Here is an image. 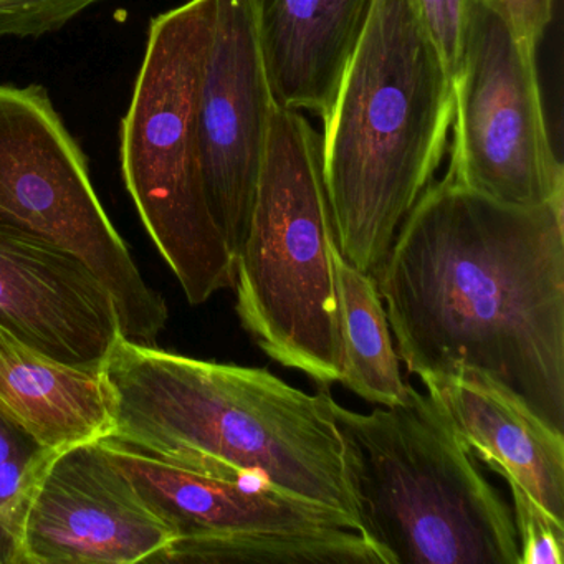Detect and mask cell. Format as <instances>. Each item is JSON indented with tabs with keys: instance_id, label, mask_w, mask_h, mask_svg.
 <instances>
[{
	"instance_id": "3957f363",
	"label": "cell",
	"mask_w": 564,
	"mask_h": 564,
	"mask_svg": "<svg viewBox=\"0 0 564 564\" xmlns=\"http://www.w3.org/2000/svg\"><path fill=\"white\" fill-rule=\"evenodd\" d=\"M454 80L412 0H376L319 138L339 253L372 273L441 166Z\"/></svg>"
},
{
	"instance_id": "277c9868",
	"label": "cell",
	"mask_w": 564,
	"mask_h": 564,
	"mask_svg": "<svg viewBox=\"0 0 564 564\" xmlns=\"http://www.w3.org/2000/svg\"><path fill=\"white\" fill-rule=\"evenodd\" d=\"M341 441L359 533L382 564H520L510 505L465 448L442 402L408 386L369 414L322 389Z\"/></svg>"
},
{
	"instance_id": "8992f818",
	"label": "cell",
	"mask_w": 564,
	"mask_h": 564,
	"mask_svg": "<svg viewBox=\"0 0 564 564\" xmlns=\"http://www.w3.org/2000/svg\"><path fill=\"white\" fill-rule=\"evenodd\" d=\"M217 0L158 14L130 107L120 158L128 193L191 305L234 285L236 262L207 204L200 166V74Z\"/></svg>"
},
{
	"instance_id": "ac0fdd59",
	"label": "cell",
	"mask_w": 564,
	"mask_h": 564,
	"mask_svg": "<svg viewBox=\"0 0 564 564\" xmlns=\"http://www.w3.org/2000/svg\"><path fill=\"white\" fill-rule=\"evenodd\" d=\"M520 564H563L564 524L557 523L523 491L511 490Z\"/></svg>"
},
{
	"instance_id": "52a82bcc",
	"label": "cell",
	"mask_w": 564,
	"mask_h": 564,
	"mask_svg": "<svg viewBox=\"0 0 564 564\" xmlns=\"http://www.w3.org/2000/svg\"><path fill=\"white\" fill-rule=\"evenodd\" d=\"M0 227L82 260L113 296L123 338L156 346L166 302L141 275L101 206L84 150L39 84H0Z\"/></svg>"
},
{
	"instance_id": "9a60e30c",
	"label": "cell",
	"mask_w": 564,
	"mask_h": 564,
	"mask_svg": "<svg viewBox=\"0 0 564 564\" xmlns=\"http://www.w3.org/2000/svg\"><path fill=\"white\" fill-rule=\"evenodd\" d=\"M0 414L52 452L101 441L111 432L110 394L101 366L58 361L2 326Z\"/></svg>"
},
{
	"instance_id": "9c48e42d",
	"label": "cell",
	"mask_w": 564,
	"mask_h": 564,
	"mask_svg": "<svg viewBox=\"0 0 564 564\" xmlns=\"http://www.w3.org/2000/svg\"><path fill=\"white\" fill-rule=\"evenodd\" d=\"M275 107L252 0H217L197 128L207 204L234 262L249 230Z\"/></svg>"
},
{
	"instance_id": "7a4b0ae2",
	"label": "cell",
	"mask_w": 564,
	"mask_h": 564,
	"mask_svg": "<svg viewBox=\"0 0 564 564\" xmlns=\"http://www.w3.org/2000/svg\"><path fill=\"white\" fill-rule=\"evenodd\" d=\"M101 375L110 394L108 438L176 467L341 511L358 524L322 391L306 394L265 368L127 338L111 348Z\"/></svg>"
},
{
	"instance_id": "5b68a950",
	"label": "cell",
	"mask_w": 564,
	"mask_h": 564,
	"mask_svg": "<svg viewBox=\"0 0 564 564\" xmlns=\"http://www.w3.org/2000/svg\"><path fill=\"white\" fill-rule=\"evenodd\" d=\"M335 242L319 137L300 111L276 105L236 257V312L269 358L322 388L341 378Z\"/></svg>"
},
{
	"instance_id": "5bb4252c",
	"label": "cell",
	"mask_w": 564,
	"mask_h": 564,
	"mask_svg": "<svg viewBox=\"0 0 564 564\" xmlns=\"http://www.w3.org/2000/svg\"><path fill=\"white\" fill-rule=\"evenodd\" d=\"M376 0H252L279 107L328 117Z\"/></svg>"
},
{
	"instance_id": "6da1fadb",
	"label": "cell",
	"mask_w": 564,
	"mask_h": 564,
	"mask_svg": "<svg viewBox=\"0 0 564 564\" xmlns=\"http://www.w3.org/2000/svg\"><path fill=\"white\" fill-rule=\"evenodd\" d=\"M563 210L431 183L371 273L411 375L481 372L564 432Z\"/></svg>"
},
{
	"instance_id": "4fadbf2b",
	"label": "cell",
	"mask_w": 564,
	"mask_h": 564,
	"mask_svg": "<svg viewBox=\"0 0 564 564\" xmlns=\"http://www.w3.org/2000/svg\"><path fill=\"white\" fill-rule=\"evenodd\" d=\"M465 448L564 524V432L477 371L424 379Z\"/></svg>"
},
{
	"instance_id": "d6986e66",
	"label": "cell",
	"mask_w": 564,
	"mask_h": 564,
	"mask_svg": "<svg viewBox=\"0 0 564 564\" xmlns=\"http://www.w3.org/2000/svg\"><path fill=\"white\" fill-rule=\"evenodd\" d=\"M474 4L475 0H412L452 80L460 67Z\"/></svg>"
},
{
	"instance_id": "7c38bea8",
	"label": "cell",
	"mask_w": 564,
	"mask_h": 564,
	"mask_svg": "<svg viewBox=\"0 0 564 564\" xmlns=\"http://www.w3.org/2000/svg\"><path fill=\"white\" fill-rule=\"evenodd\" d=\"M100 444L143 500L177 534L176 543L164 554L249 534L315 533L338 528L359 533L358 524L341 511L176 467L113 438H101Z\"/></svg>"
},
{
	"instance_id": "ffe728a7",
	"label": "cell",
	"mask_w": 564,
	"mask_h": 564,
	"mask_svg": "<svg viewBox=\"0 0 564 564\" xmlns=\"http://www.w3.org/2000/svg\"><path fill=\"white\" fill-rule=\"evenodd\" d=\"M524 41L538 45L553 19V0H481Z\"/></svg>"
},
{
	"instance_id": "ba28073f",
	"label": "cell",
	"mask_w": 564,
	"mask_h": 564,
	"mask_svg": "<svg viewBox=\"0 0 564 564\" xmlns=\"http://www.w3.org/2000/svg\"><path fill=\"white\" fill-rule=\"evenodd\" d=\"M536 47L475 0L454 77L447 176L510 206L564 199L563 164L551 147L541 104Z\"/></svg>"
},
{
	"instance_id": "e0dca14e",
	"label": "cell",
	"mask_w": 564,
	"mask_h": 564,
	"mask_svg": "<svg viewBox=\"0 0 564 564\" xmlns=\"http://www.w3.org/2000/svg\"><path fill=\"white\" fill-rule=\"evenodd\" d=\"M55 454L0 414V564H22L29 505Z\"/></svg>"
},
{
	"instance_id": "8fae6325",
	"label": "cell",
	"mask_w": 564,
	"mask_h": 564,
	"mask_svg": "<svg viewBox=\"0 0 564 564\" xmlns=\"http://www.w3.org/2000/svg\"><path fill=\"white\" fill-rule=\"evenodd\" d=\"M0 326L51 358L94 368L123 338L113 296L82 260L2 227Z\"/></svg>"
},
{
	"instance_id": "30bf717a",
	"label": "cell",
	"mask_w": 564,
	"mask_h": 564,
	"mask_svg": "<svg viewBox=\"0 0 564 564\" xmlns=\"http://www.w3.org/2000/svg\"><path fill=\"white\" fill-rule=\"evenodd\" d=\"M173 528L143 500L100 441L57 452L25 518L22 564H131L174 546Z\"/></svg>"
},
{
	"instance_id": "2e32d148",
	"label": "cell",
	"mask_w": 564,
	"mask_h": 564,
	"mask_svg": "<svg viewBox=\"0 0 564 564\" xmlns=\"http://www.w3.org/2000/svg\"><path fill=\"white\" fill-rule=\"evenodd\" d=\"M338 306L341 378L356 395L378 405H392L408 391L392 346L384 303L371 273L361 272L332 249Z\"/></svg>"
}]
</instances>
